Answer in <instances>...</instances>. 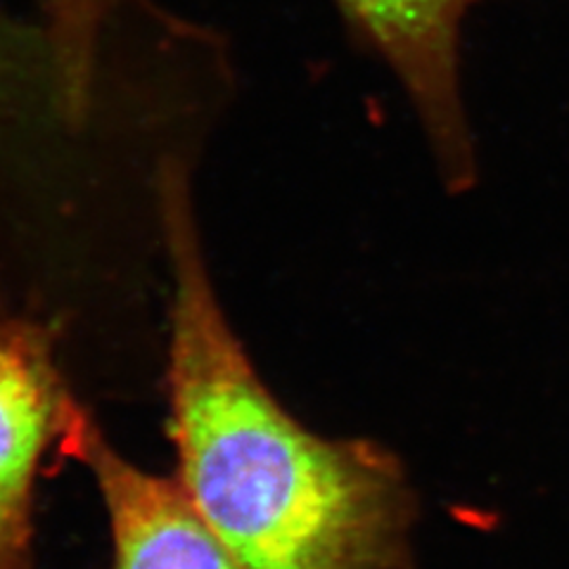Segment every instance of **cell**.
<instances>
[{
	"label": "cell",
	"instance_id": "cell-3",
	"mask_svg": "<svg viewBox=\"0 0 569 569\" xmlns=\"http://www.w3.org/2000/svg\"><path fill=\"white\" fill-rule=\"evenodd\" d=\"M351 39L378 58L411 104L441 186L477 188L479 162L466 88L462 39L482 0H332Z\"/></svg>",
	"mask_w": 569,
	"mask_h": 569
},
{
	"label": "cell",
	"instance_id": "cell-5",
	"mask_svg": "<svg viewBox=\"0 0 569 569\" xmlns=\"http://www.w3.org/2000/svg\"><path fill=\"white\" fill-rule=\"evenodd\" d=\"M81 401L48 335L0 326V569L31 567L36 482Z\"/></svg>",
	"mask_w": 569,
	"mask_h": 569
},
{
	"label": "cell",
	"instance_id": "cell-4",
	"mask_svg": "<svg viewBox=\"0 0 569 569\" xmlns=\"http://www.w3.org/2000/svg\"><path fill=\"white\" fill-rule=\"evenodd\" d=\"M96 479L110 522V569H242L178 479L140 468L107 439L81 401L60 447Z\"/></svg>",
	"mask_w": 569,
	"mask_h": 569
},
{
	"label": "cell",
	"instance_id": "cell-6",
	"mask_svg": "<svg viewBox=\"0 0 569 569\" xmlns=\"http://www.w3.org/2000/svg\"><path fill=\"white\" fill-rule=\"evenodd\" d=\"M148 0H31L71 86L96 100L127 69Z\"/></svg>",
	"mask_w": 569,
	"mask_h": 569
},
{
	"label": "cell",
	"instance_id": "cell-1",
	"mask_svg": "<svg viewBox=\"0 0 569 569\" xmlns=\"http://www.w3.org/2000/svg\"><path fill=\"white\" fill-rule=\"evenodd\" d=\"M233 77L183 50L86 100L33 6L0 0V326L48 335L79 389L162 370L169 190L200 171Z\"/></svg>",
	"mask_w": 569,
	"mask_h": 569
},
{
	"label": "cell",
	"instance_id": "cell-2",
	"mask_svg": "<svg viewBox=\"0 0 569 569\" xmlns=\"http://www.w3.org/2000/svg\"><path fill=\"white\" fill-rule=\"evenodd\" d=\"M169 299L159 387L178 485L242 569H413L418 493L368 437L301 422L230 320L202 238L198 173L167 204Z\"/></svg>",
	"mask_w": 569,
	"mask_h": 569
}]
</instances>
